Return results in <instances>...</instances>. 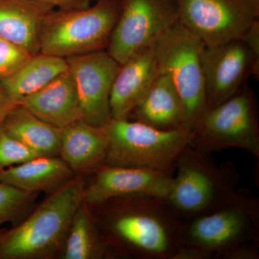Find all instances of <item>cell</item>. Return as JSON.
<instances>
[{
	"instance_id": "cell-1",
	"label": "cell",
	"mask_w": 259,
	"mask_h": 259,
	"mask_svg": "<svg viewBox=\"0 0 259 259\" xmlns=\"http://www.w3.org/2000/svg\"><path fill=\"white\" fill-rule=\"evenodd\" d=\"M95 207L100 213L102 241L110 250L140 259H174L182 245L185 221L166 199L133 194Z\"/></svg>"
},
{
	"instance_id": "cell-2",
	"label": "cell",
	"mask_w": 259,
	"mask_h": 259,
	"mask_svg": "<svg viewBox=\"0 0 259 259\" xmlns=\"http://www.w3.org/2000/svg\"><path fill=\"white\" fill-rule=\"evenodd\" d=\"M84 184L74 177L49 194L26 219L0 232V259L49 258L63 246L83 202Z\"/></svg>"
},
{
	"instance_id": "cell-3",
	"label": "cell",
	"mask_w": 259,
	"mask_h": 259,
	"mask_svg": "<svg viewBox=\"0 0 259 259\" xmlns=\"http://www.w3.org/2000/svg\"><path fill=\"white\" fill-rule=\"evenodd\" d=\"M208 156L188 146L177 162L165 199L185 222L223 207L238 189L241 176L234 163L217 165Z\"/></svg>"
},
{
	"instance_id": "cell-4",
	"label": "cell",
	"mask_w": 259,
	"mask_h": 259,
	"mask_svg": "<svg viewBox=\"0 0 259 259\" xmlns=\"http://www.w3.org/2000/svg\"><path fill=\"white\" fill-rule=\"evenodd\" d=\"M105 130V165L172 175L180 155L194 136L193 131L185 127L165 131L129 118L111 119Z\"/></svg>"
},
{
	"instance_id": "cell-5",
	"label": "cell",
	"mask_w": 259,
	"mask_h": 259,
	"mask_svg": "<svg viewBox=\"0 0 259 259\" xmlns=\"http://www.w3.org/2000/svg\"><path fill=\"white\" fill-rule=\"evenodd\" d=\"M81 9H54L40 34V53L67 59L107 50L120 10V0H95Z\"/></svg>"
},
{
	"instance_id": "cell-6",
	"label": "cell",
	"mask_w": 259,
	"mask_h": 259,
	"mask_svg": "<svg viewBox=\"0 0 259 259\" xmlns=\"http://www.w3.org/2000/svg\"><path fill=\"white\" fill-rule=\"evenodd\" d=\"M253 241H259V199L246 187H238L223 207L185 221L182 244L215 258L235 245Z\"/></svg>"
},
{
	"instance_id": "cell-7",
	"label": "cell",
	"mask_w": 259,
	"mask_h": 259,
	"mask_svg": "<svg viewBox=\"0 0 259 259\" xmlns=\"http://www.w3.org/2000/svg\"><path fill=\"white\" fill-rule=\"evenodd\" d=\"M153 47L158 71L175 85L183 104L187 127L193 131L207 110L201 61L204 44L178 21Z\"/></svg>"
},
{
	"instance_id": "cell-8",
	"label": "cell",
	"mask_w": 259,
	"mask_h": 259,
	"mask_svg": "<svg viewBox=\"0 0 259 259\" xmlns=\"http://www.w3.org/2000/svg\"><path fill=\"white\" fill-rule=\"evenodd\" d=\"M190 146L209 155L226 148L244 150L259 158V123L256 100L251 89L208 109L193 130Z\"/></svg>"
},
{
	"instance_id": "cell-9",
	"label": "cell",
	"mask_w": 259,
	"mask_h": 259,
	"mask_svg": "<svg viewBox=\"0 0 259 259\" xmlns=\"http://www.w3.org/2000/svg\"><path fill=\"white\" fill-rule=\"evenodd\" d=\"M179 21L175 0H120L107 51L119 64L153 47Z\"/></svg>"
},
{
	"instance_id": "cell-10",
	"label": "cell",
	"mask_w": 259,
	"mask_h": 259,
	"mask_svg": "<svg viewBox=\"0 0 259 259\" xmlns=\"http://www.w3.org/2000/svg\"><path fill=\"white\" fill-rule=\"evenodd\" d=\"M179 22L212 47L242 38L258 20L259 0H175Z\"/></svg>"
},
{
	"instance_id": "cell-11",
	"label": "cell",
	"mask_w": 259,
	"mask_h": 259,
	"mask_svg": "<svg viewBox=\"0 0 259 259\" xmlns=\"http://www.w3.org/2000/svg\"><path fill=\"white\" fill-rule=\"evenodd\" d=\"M201 61L207 110L241 92L249 76H259V65L243 38L216 47H204Z\"/></svg>"
},
{
	"instance_id": "cell-12",
	"label": "cell",
	"mask_w": 259,
	"mask_h": 259,
	"mask_svg": "<svg viewBox=\"0 0 259 259\" xmlns=\"http://www.w3.org/2000/svg\"><path fill=\"white\" fill-rule=\"evenodd\" d=\"M76 85L81 120L104 127L112 119L110 97L120 64L107 51H97L66 59Z\"/></svg>"
},
{
	"instance_id": "cell-13",
	"label": "cell",
	"mask_w": 259,
	"mask_h": 259,
	"mask_svg": "<svg viewBox=\"0 0 259 259\" xmlns=\"http://www.w3.org/2000/svg\"><path fill=\"white\" fill-rule=\"evenodd\" d=\"M95 173L93 182L83 191V202L89 207L133 194H148L166 199L173 177L165 172L146 168L107 165Z\"/></svg>"
},
{
	"instance_id": "cell-14",
	"label": "cell",
	"mask_w": 259,
	"mask_h": 259,
	"mask_svg": "<svg viewBox=\"0 0 259 259\" xmlns=\"http://www.w3.org/2000/svg\"><path fill=\"white\" fill-rule=\"evenodd\" d=\"M153 46L120 65L110 93L112 119L127 118L159 74Z\"/></svg>"
},
{
	"instance_id": "cell-15",
	"label": "cell",
	"mask_w": 259,
	"mask_h": 259,
	"mask_svg": "<svg viewBox=\"0 0 259 259\" xmlns=\"http://www.w3.org/2000/svg\"><path fill=\"white\" fill-rule=\"evenodd\" d=\"M20 104L40 120L58 128L81 120L77 90L69 71L36 93L24 97Z\"/></svg>"
},
{
	"instance_id": "cell-16",
	"label": "cell",
	"mask_w": 259,
	"mask_h": 259,
	"mask_svg": "<svg viewBox=\"0 0 259 259\" xmlns=\"http://www.w3.org/2000/svg\"><path fill=\"white\" fill-rule=\"evenodd\" d=\"M54 10L32 0H0V38L38 54L42 23Z\"/></svg>"
},
{
	"instance_id": "cell-17",
	"label": "cell",
	"mask_w": 259,
	"mask_h": 259,
	"mask_svg": "<svg viewBox=\"0 0 259 259\" xmlns=\"http://www.w3.org/2000/svg\"><path fill=\"white\" fill-rule=\"evenodd\" d=\"M107 146L105 127L80 120L60 128L59 155L74 173L95 172L105 165Z\"/></svg>"
},
{
	"instance_id": "cell-18",
	"label": "cell",
	"mask_w": 259,
	"mask_h": 259,
	"mask_svg": "<svg viewBox=\"0 0 259 259\" xmlns=\"http://www.w3.org/2000/svg\"><path fill=\"white\" fill-rule=\"evenodd\" d=\"M130 117L131 120L165 131L188 128L180 95L170 78L161 73Z\"/></svg>"
},
{
	"instance_id": "cell-19",
	"label": "cell",
	"mask_w": 259,
	"mask_h": 259,
	"mask_svg": "<svg viewBox=\"0 0 259 259\" xmlns=\"http://www.w3.org/2000/svg\"><path fill=\"white\" fill-rule=\"evenodd\" d=\"M74 174L61 158L37 156L0 170V181L25 192L50 194L72 180Z\"/></svg>"
},
{
	"instance_id": "cell-20",
	"label": "cell",
	"mask_w": 259,
	"mask_h": 259,
	"mask_svg": "<svg viewBox=\"0 0 259 259\" xmlns=\"http://www.w3.org/2000/svg\"><path fill=\"white\" fill-rule=\"evenodd\" d=\"M68 71L63 58L38 53L32 55L13 74L0 81V88L15 102L36 93Z\"/></svg>"
},
{
	"instance_id": "cell-21",
	"label": "cell",
	"mask_w": 259,
	"mask_h": 259,
	"mask_svg": "<svg viewBox=\"0 0 259 259\" xmlns=\"http://www.w3.org/2000/svg\"><path fill=\"white\" fill-rule=\"evenodd\" d=\"M5 131L40 156H56L60 151V128L44 122L21 105L2 122Z\"/></svg>"
},
{
	"instance_id": "cell-22",
	"label": "cell",
	"mask_w": 259,
	"mask_h": 259,
	"mask_svg": "<svg viewBox=\"0 0 259 259\" xmlns=\"http://www.w3.org/2000/svg\"><path fill=\"white\" fill-rule=\"evenodd\" d=\"M65 259H97L112 256L102 241L93 214L83 202L71 221L64 243Z\"/></svg>"
},
{
	"instance_id": "cell-23",
	"label": "cell",
	"mask_w": 259,
	"mask_h": 259,
	"mask_svg": "<svg viewBox=\"0 0 259 259\" xmlns=\"http://www.w3.org/2000/svg\"><path fill=\"white\" fill-rule=\"evenodd\" d=\"M35 195L0 181V227L5 223L15 226L21 222Z\"/></svg>"
},
{
	"instance_id": "cell-24",
	"label": "cell",
	"mask_w": 259,
	"mask_h": 259,
	"mask_svg": "<svg viewBox=\"0 0 259 259\" xmlns=\"http://www.w3.org/2000/svg\"><path fill=\"white\" fill-rule=\"evenodd\" d=\"M38 155L8 134L0 124V170L16 166Z\"/></svg>"
},
{
	"instance_id": "cell-25",
	"label": "cell",
	"mask_w": 259,
	"mask_h": 259,
	"mask_svg": "<svg viewBox=\"0 0 259 259\" xmlns=\"http://www.w3.org/2000/svg\"><path fill=\"white\" fill-rule=\"evenodd\" d=\"M32 56L22 48L0 38V81L13 74Z\"/></svg>"
},
{
	"instance_id": "cell-26",
	"label": "cell",
	"mask_w": 259,
	"mask_h": 259,
	"mask_svg": "<svg viewBox=\"0 0 259 259\" xmlns=\"http://www.w3.org/2000/svg\"><path fill=\"white\" fill-rule=\"evenodd\" d=\"M218 259H258L259 241H248L232 247L218 254Z\"/></svg>"
},
{
	"instance_id": "cell-27",
	"label": "cell",
	"mask_w": 259,
	"mask_h": 259,
	"mask_svg": "<svg viewBox=\"0 0 259 259\" xmlns=\"http://www.w3.org/2000/svg\"><path fill=\"white\" fill-rule=\"evenodd\" d=\"M242 38L246 44L255 62L259 65V20L252 24Z\"/></svg>"
},
{
	"instance_id": "cell-28",
	"label": "cell",
	"mask_w": 259,
	"mask_h": 259,
	"mask_svg": "<svg viewBox=\"0 0 259 259\" xmlns=\"http://www.w3.org/2000/svg\"><path fill=\"white\" fill-rule=\"evenodd\" d=\"M37 3L50 5L54 9L74 10L87 8L93 0H32Z\"/></svg>"
},
{
	"instance_id": "cell-29",
	"label": "cell",
	"mask_w": 259,
	"mask_h": 259,
	"mask_svg": "<svg viewBox=\"0 0 259 259\" xmlns=\"http://www.w3.org/2000/svg\"><path fill=\"white\" fill-rule=\"evenodd\" d=\"M212 255L204 252L203 250L189 246L184 244L181 245L177 250L174 259H211Z\"/></svg>"
},
{
	"instance_id": "cell-30",
	"label": "cell",
	"mask_w": 259,
	"mask_h": 259,
	"mask_svg": "<svg viewBox=\"0 0 259 259\" xmlns=\"http://www.w3.org/2000/svg\"><path fill=\"white\" fill-rule=\"evenodd\" d=\"M19 105V102L12 100L0 88V124L3 122L7 115Z\"/></svg>"
},
{
	"instance_id": "cell-31",
	"label": "cell",
	"mask_w": 259,
	"mask_h": 259,
	"mask_svg": "<svg viewBox=\"0 0 259 259\" xmlns=\"http://www.w3.org/2000/svg\"><path fill=\"white\" fill-rule=\"evenodd\" d=\"M3 228H0V232H1L2 231H3Z\"/></svg>"
},
{
	"instance_id": "cell-32",
	"label": "cell",
	"mask_w": 259,
	"mask_h": 259,
	"mask_svg": "<svg viewBox=\"0 0 259 259\" xmlns=\"http://www.w3.org/2000/svg\"><path fill=\"white\" fill-rule=\"evenodd\" d=\"M93 1H95V0H93Z\"/></svg>"
}]
</instances>
